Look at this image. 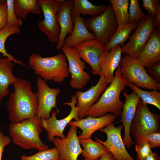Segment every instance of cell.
Segmentation results:
<instances>
[{
  "label": "cell",
  "instance_id": "1",
  "mask_svg": "<svg viewBox=\"0 0 160 160\" xmlns=\"http://www.w3.org/2000/svg\"><path fill=\"white\" fill-rule=\"evenodd\" d=\"M14 90L7 103L8 118L11 123L19 122L36 116L38 100L28 80L17 77L12 85Z\"/></svg>",
  "mask_w": 160,
  "mask_h": 160
},
{
  "label": "cell",
  "instance_id": "2",
  "mask_svg": "<svg viewBox=\"0 0 160 160\" xmlns=\"http://www.w3.org/2000/svg\"><path fill=\"white\" fill-rule=\"evenodd\" d=\"M120 65L117 68L112 82L102 93L98 100L91 106L84 114V116L97 118L105 116L108 113L121 116L124 102L120 99L122 91L129 82L121 77Z\"/></svg>",
  "mask_w": 160,
  "mask_h": 160
},
{
  "label": "cell",
  "instance_id": "3",
  "mask_svg": "<svg viewBox=\"0 0 160 160\" xmlns=\"http://www.w3.org/2000/svg\"><path fill=\"white\" fill-rule=\"evenodd\" d=\"M41 119L37 115L19 122L10 123L9 133L12 142L25 149L35 148L38 151L48 149L41 140L40 135L42 131Z\"/></svg>",
  "mask_w": 160,
  "mask_h": 160
},
{
  "label": "cell",
  "instance_id": "4",
  "mask_svg": "<svg viewBox=\"0 0 160 160\" xmlns=\"http://www.w3.org/2000/svg\"><path fill=\"white\" fill-rule=\"evenodd\" d=\"M65 55L61 52L47 57L37 53L30 56L28 64L35 74L46 81L56 83L63 81L69 74L68 65Z\"/></svg>",
  "mask_w": 160,
  "mask_h": 160
},
{
  "label": "cell",
  "instance_id": "5",
  "mask_svg": "<svg viewBox=\"0 0 160 160\" xmlns=\"http://www.w3.org/2000/svg\"><path fill=\"white\" fill-rule=\"evenodd\" d=\"M160 120V115L152 112L147 104L141 100L129 130L130 135L134 139L135 145L146 141L149 133L159 132Z\"/></svg>",
  "mask_w": 160,
  "mask_h": 160
},
{
  "label": "cell",
  "instance_id": "6",
  "mask_svg": "<svg viewBox=\"0 0 160 160\" xmlns=\"http://www.w3.org/2000/svg\"><path fill=\"white\" fill-rule=\"evenodd\" d=\"M120 65L121 77L129 83L140 88L160 91V84L150 77L137 59L125 55L121 57Z\"/></svg>",
  "mask_w": 160,
  "mask_h": 160
},
{
  "label": "cell",
  "instance_id": "7",
  "mask_svg": "<svg viewBox=\"0 0 160 160\" xmlns=\"http://www.w3.org/2000/svg\"><path fill=\"white\" fill-rule=\"evenodd\" d=\"M85 24L87 28L94 34L96 39L105 46L110 41L118 27L110 4L100 15L86 19Z\"/></svg>",
  "mask_w": 160,
  "mask_h": 160
},
{
  "label": "cell",
  "instance_id": "8",
  "mask_svg": "<svg viewBox=\"0 0 160 160\" xmlns=\"http://www.w3.org/2000/svg\"><path fill=\"white\" fill-rule=\"evenodd\" d=\"M154 20L148 14L141 19L128 42L121 47L122 53L138 58L155 28Z\"/></svg>",
  "mask_w": 160,
  "mask_h": 160
},
{
  "label": "cell",
  "instance_id": "9",
  "mask_svg": "<svg viewBox=\"0 0 160 160\" xmlns=\"http://www.w3.org/2000/svg\"><path fill=\"white\" fill-rule=\"evenodd\" d=\"M76 96H71V101L64 102V104L70 106L71 110L66 117L60 119H57L56 115L57 111H53L51 116L47 119H41L40 124L42 128L47 132V139L50 142H52L55 137L64 139L65 137L63 133L66 127L69 123L74 119L76 121L80 119L78 116V110L76 105L77 104Z\"/></svg>",
  "mask_w": 160,
  "mask_h": 160
},
{
  "label": "cell",
  "instance_id": "10",
  "mask_svg": "<svg viewBox=\"0 0 160 160\" xmlns=\"http://www.w3.org/2000/svg\"><path fill=\"white\" fill-rule=\"evenodd\" d=\"M62 0H39L44 19L37 24L39 31L47 37L51 43H57L60 33L56 15Z\"/></svg>",
  "mask_w": 160,
  "mask_h": 160
},
{
  "label": "cell",
  "instance_id": "11",
  "mask_svg": "<svg viewBox=\"0 0 160 160\" xmlns=\"http://www.w3.org/2000/svg\"><path fill=\"white\" fill-rule=\"evenodd\" d=\"M61 49L68 63V72L71 75L70 86L74 89H83L91 79L90 75L84 70L85 63L74 47L63 46Z\"/></svg>",
  "mask_w": 160,
  "mask_h": 160
},
{
  "label": "cell",
  "instance_id": "12",
  "mask_svg": "<svg viewBox=\"0 0 160 160\" xmlns=\"http://www.w3.org/2000/svg\"><path fill=\"white\" fill-rule=\"evenodd\" d=\"M38 100L36 115L41 119H47L50 117L52 108H56L57 98L61 92L58 88H51L46 81L39 76L36 80Z\"/></svg>",
  "mask_w": 160,
  "mask_h": 160
},
{
  "label": "cell",
  "instance_id": "13",
  "mask_svg": "<svg viewBox=\"0 0 160 160\" xmlns=\"http://www.w3.org/2000/svg\"><path fill=\"white\" fill-rule=\"evenodd\" d=\"M123 127L122 124L116 127L111 123L100 130L106 135V140L104 142L97 138L95 140L104 145L118 160H135L127 152L122 139L121 132Z\"/></svg>",
  "mask_w": 160,
  "mask_h": 160
},
{
  "label": "cell",
  "instance_id": "14",
  "mask_svg": "<svg viewBox=\"0 0 160 160\" xmlns=\"http://www.w3.org/2000/svg\"><path fill=\"white\" fill-rule=\"evenodd\" d=\"M105 45L96 39L82 42L75 46L74 48L84 62L91 67L93 74L101 75L99 65V58L105 50Z\"/></svg>",
  "mask_w": 160,
  "mask_h": 160
},
{
  "label": "cell",
  "instance_id": "15",
  "mask_svg": "<svg viewBox=\"0 0 160 160\" xmlns=\"http://www.w3.org/2000/svg\"><path fill=\"white\" fill-rule=\"evenodd\" d=\"M70 126L65 138L55 137L52 142L59 151L60 160H77L82 151L77 134V127Z\"/></svg>",
  "mask_w": 160,
  "mask_h": 160
},
{
  "label": "cell",
  "instance_id": "16",
  "mask_svg": "<svg viewBox=\"0 0 160 160\" xmlns=\"http://www.w3.org/2000/svg\"><path fill=\"white\" fill-rule=\"evenodd\" d=\"M100 76V79L95 85H92L85 92L77 90L76 92L75 95L77 101L76 106L78 110V116L80 119L84 117L85 113L98 100L100 96L109 84L102 75Z\"/></svg>",
  "mask_w": 160,
  "mask_h": 160
},
{
  "label": "cell",
  "instance_id": "17",
  "mask_svg": "<svg viewBox=\"0 0 160 160\" xmlns=\"http://www.w3.org/2000/svg\"><path fill=\"white\" fill-rule=\"evenodd\" d=\"M117 117L114 114L109 113L97 118L87 116L78 120L71 121L68 124L70 126L78 127L81 130V133L78 136L79 140L87 139L91 138L95 132L113 122Z\"/></svg>",
  "mask_w": 160,
  "mask_h": 160
},
{
  "label": "cell",
  "instance_id": "18",
  "mask_svg": "<svg viewBox=\"0 0 160 160\" xmlns=\"http://www.w3.org/2000/svg\"><path fill=\"white\" fill-rule=\"evenodd\" d=\"M123 95L125 98V103L121 119L117 122H121L122 123L124 129V135L123 140L126 148L129 149L133 144V140L129 133L130 127L141 99L133 91L129 94L124 91Z\"/></svg>",
  "mask_w": 160,
  "mask_h": 160
},
{
  "label": "cell",
  "instance_id": "19",
  "mask_svg": "<svg viewBox=\"0 0 160 160\" xmlns=\"http://www.w3.org/2000/svg\"><path fill=\"white\" fill-rule=\"evenodd\" d=\"M73 4L72 0H62L56 15V21L59 24L60 32L56 46L58 50L61 49L67 35L72 33L73 27V21L71 15Z\"/></svg>",
  "mask_w": 160,
  "mask_h": 160
},
{
  "label": "cell",
  "instance_id": "20",
  "mask_svg": "<svg viewBox=\"0 0 160 160\" xmlns=\"http://www.w3.org/2000/svg\"><path fill=\"white\" fill-rule=\"evenodd\" d=\"M122 53L121 47L117 46L110 50H105L99 58L101 75L109 84L114 78V71L120 64Z\"/></svg>",
  "mask_w": 160,
  "mask_h": 160
},
{
  "label": "cell",
  "instance_id": "21",
  "mask_svg": "<svg viewBox=\"0 0 160 160\" xmlns=\"http://www.w3.org/2000/svg\"><path fill=\"white\" fill-rule=\"evenodd\" d=\"M137 59L145 68L160 62V30L154 28Z\"/></svg>",
  "mask_w": 160,
  "mask_h": 160
},
{
  "label": "cell",
  "instance_id": "22",
  "mask_svg": "<svg viewBox=\"0 0 160 160\" xmlns=\"http://www.w3.org/2000/svg\"><path fill=\"white\" fill-rule=\"evenodd\" d=\"M73 27L71 33L65 39L64 46L73 47L84 41L96 39L93 33L90 32L85 24L86 19L80 15L73 16Z\"/></svg>",
  "mask_w": 160,
  "mask_h": 160
},
{
  "label": "cell",
  "instance_id": "23",
  "mask_svg": "<svg viewBox=\"0 0 160 160\" xmlns=\"http://www.w3.org/2000/svg\"><path fill=\"white\" fill-rule=\"evenodd\" d=\"M13 62L10 58L2 57L0 55V94L3 97L7 96L9 86L17 80L13 74Z\"/></svg>",
  "mask_w": 160,
  "mask_h": 160
},
{
  "label": "cell",
  "instance_id": "24",
  "mask_svg": "<svg viewBox=\"0 0 160 160\" xmlns=\"http://www.w3.org/2000/svg\"><path fill=\"white\" fill-rule=\"evenodd\" d=\"M73 4L71 11L72 17L77 15L97 16L102 14L106 9L107 6L93 4L88 0H73Z\"/></svg>",
  "mask_w": 160,
  "mask_h": 160
},
{
  "label": "cell",
  "instance_id": "25",
  "mask_svg": "<svg viewBox=\"0 0 160 160\" xmlns=\"http://www.w3.org/2000/svg\"><path fill=\"white\" fill-rule=\"evenodd\" d=\"M138 23L133 22L126 25L118 26L114 35L105 46V50H110L117 46L122 47L129 39L130 33L136 28Z\"/></svg>",
  "mask_w": 160,
  "mask_h": 160
},
{
  "label": "cell",
  "instance_id": "26",
  "mask_svg": "<svg viewBox=\"0 0 160 160\" xmlns=\"http://www.w3.org/2000/svg\"><path fill=\"white\" fill-rule=\"evenodd\" d=\"M14 8L17 18L21 20H25L29 12L36 15L42 12L39 0H14Z\"/></svg>",
  "mask_w": 160,
  "mask_h": 160
},
{
  "label": "cell",
  "instance_id": "27",
  "mask_svg": "<svg viewBox=\"0 0 160 160\" xmlns=\"http://www.w3.org/2000/svg\"><path fill=\"white\" fill-rule=\"evenodd\" d=\"M83 148L81 155L85 159L93 160L98 159L104 153L109 151L102 144L95 142L91 138L79 140Z\"/></svg>",
  "mask_w": 160,
  "mask_h": 160
},
{
  "label": "cell",
  "instance_id": "28",
  "mask_svg": "<svg viewBox=\"0 0 160 160\" xmlns=\"http://www.w3.org/2000/svg\"><path fill=\"white\" fill-rule=\"evenodd\" d=\"M112 6L118 26L129 23V0H109Z\"/></svg>",
  "mask_w": 160,
  "mask_h": 160
},
{
  "label": "cell",
  "instance_id": "29",
  "mask_svg": "<svg viewBox=\"0 0 160 160\" xmlns=\"http://www.w3.org/2000/svg\"><path fill=\"white\" fill-rule=\"evenodd\" d=\"M127 86L135 92L143 102L153 105L160 110L159 91L155 89L151 91L143 90L130 83H128Z\"/></svg>",
  "mask_w": 160,
  "mask_h": 160
},
{
  "label": "cell",
  "instance_id": "30",
  "mask_svg": "<svg viewBox=\"0 0 160 160\" xmlns=\"http://www.w3.org/2000/svg\"><path fill=\"white\" fill-rule=\"evenodd\" d=\"M20 31V28L7 25L0 31V53L2 54L3 57H8L16 64L26 66L21 61L15 59L12 55L8 53L5 47V42L9 36L12 35L19 34Z\"/></svg>",
  "mask_w": 160,
  "mask_h": 160
},
{
  "label": "cell",
  "instance_id": "31",
  "mask_svg": "<svg viewBox=\"0 0 160 160\" xmlns=\"http://www.w3.org/2000/svg\"><path fill=\"white\" fill-rule=\"evenodd\" d=\"M60 158L59 151L56 147L38 151L31 156H27L23 154L21 157V160H60Z\"/></svg>",
  "mask_w": 160,
  "mask_h": 160
},
{
  "label": "cell",
  "instance_id": "32",
  "mask_svg": "<svg viewBox=\"0 0 160 160\" xmlns=\"http://www.w3.org/2000/svg\"><path fill=\"white\" fill-rule=\"evenodd\" d=\"M129 6V23L138 22L141 18L145 16V13L140 7L138 0H131Z\"/></svg>",
  "mask_w": 160,
  "mask_h": 160
},
{
  "label": "cell",
  "instance_id": "33",
  "mask_svg": "<svg viewBox=\"0 0 160 160\" xmlns=\"http://www.w3.org/2000/svg\"><path fill=\"white\" fill-rule=\"evenodd\" d=\"M7 5V25L21 27L23 25L22 20L18 19L15 16L14 8V0H6Z\"/></svg>",
  "mask_w": 160,
  "mask_h": 160
},
{
  "label": "cell",
  "instance_id": "34",
  "mask_svg": "<svg viewBox=\"0 0 160 160\" xmlns=\"http://www.w3.org/2000/svg\"><path fill=\"white\" fill-rule=\"evenodd\" d=\"M135 149L138 160H144L152 152L147 140L142 143L135 145Z\"/></svg>",
  "mask_w": 160,
  "mask_h": 160
},
{
  "label": "cell",
  "instance_id": "35",
  "mask_svg": "<svg viewBox=\"0 0 160 160\" xmlns=\"http://www.w3.org/2000/svg\"><path fill=\"white\" fill-rule=\"evenodd\" d=\"M141 6L145 9L148 14L154 17L160 8V0H143Z\"/></svg>",
  "mask_w": 160,
  "mask_h": 160
},
{
  "label": "cell",
  "instance_id": "36",
  "mask_svg": "<svg viewBox=\"0 0 160 160\" xmlns=\"http://www.w3.org/2000/svg\"><path fill=\"white\" fill-rule=\"evenodd\" d=\"M149 76L158 83H160V62L155 63L146 68Z\"/></svg>",
  "mask_w": 160,
  "mask_h": 160
},
{
  "label": "cell",
  "instance_id": "37",
  "mask_svg": "<svg viewBox=\"0 0 160 160\" xmlns=\"http://www.w3.org/2000/svg\"><path fill=\"white\" fill-rule=\"evenodd\" d=\"M7 10L6 0H0V31L7 25Z\"/></svg>",
  "mask_w": 160,
  "mask_h": 160
},
{
  "label": "cell",
  "instance_id": "38",
  "mask_svg": "<svg viewBox=\"0 0 160 160\" xmlns=\"http://www.w3.org/2000/svg\"><path fill=\"white\" fill-rule=\"evenodd\" d=\"M147 140L151 148L160 147L159 132H153L149 133L147 136Z\"/></svg>",
  "mask_w": 160,
  "mask_h": 160
},
{
  "label": "cell",
  "instance_id": "39",
  "mask_svg": "<svg viewBox=\"0 0 160 160\" xmlns=\"http://www.w3.org/2000/svg\"><path fill=\"white\" fill-rule=\"evenodd\" d=\"M10 137L5 135L0 130V160H2L3 153L5 147L11 142Z\"/></svg>",
  "mask_w": 160,
  "mask_h": 160
},
{
  "label": "cell",
  "instance_id": "40",
  "mask_svg": "<svg viewBox=\"0 0 160 160\" xmlns=\"http://www.w3.org/2000/svg\"><path fill=\"white\" fill-rule=\"evenodd\" d=\"M99 160H118L114 155L109 151L103 154L100 157Z\"/></svg>",
  "mask_w": 160,
  "mask_h": 160
},
{
  "label": "cell",
  "instance_id": "41",
  "mask_svg": "<svg viewBox=\"0 0 160 160\" xmlns=\"http://www.w3.org/2000/svg\"><path fill=\"white\" fill-rule=\"evenodd\" d=\"M154 25L157 29L160 30V8L159 9L155 17Z\"/></svg>",
  "mask_w": 160,
  "mask_h": 160
},
{
  "label": "cell",
  "instance_id": "42",
  "mask_svg": "<svg viewBox=\"0 0 160 160\" xmlns=\"http://www.w3.org/2000/svg\"><path fill=\"white\" fill-rule=\"evenodd\" d=\"M144 160H160V158L156 153L152 152Z\"/></svg>",
  "mask_w": 160,
  "mask_h": 160
},
{
  "label": "cell",
  "instance_id": "43",
  "mask_svg": "<svg viewBox=\"0 0 160 160\" xmlns=\"http://www.w3.org/2000/svg\"><path fill=\"white\" fill-rule=\"evenodd\" d=\"M3 97L0 94V104L1 103Z\"/></svg>",
  "mask_w": 160,
  "mask_h": 160
},
{
  "label": "cell",
  "instance_id": "44",
  "mask_svg": "<svg viewBox=\"0 0 160 160\" xmlns=\"http://www.w3.org/2000/svg\"><path fill=\"white\" fill-rule=\"evenodd\" d=\"M83 160H88V159L84 158ZM98 160V159H95V160Z\"/></svg>",
  "mask_w": 160,
  "mask_h": 160
},
{
  "label": "cell",
  "instance_id": "45",
  "mask_svg": "<svg viewBox=\"0 0 160 160\" xmlns=\"http://www.w3.org/2000/svg\"></svg>",
  "mask_w": 160,
  "mask_h": 160
}]
</instances>
